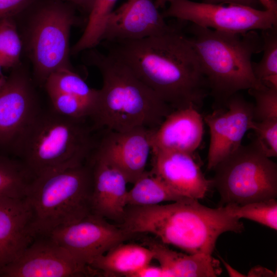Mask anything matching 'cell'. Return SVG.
I'll return each instance as SVG.
<instances>
[{
	"instance_id": "6da1fadb",
	"label": "cell",
	"mask_w": 277,
	"mask_h": 277,
	"mask_svg": "<svg viewBox=\"0 0 277 277\" xmlns=\"http://www.w3.org/2000/svg\"><path fill=\"white\" fill-rule=\"evenodd\" d=\"M104 42L107 53L173 109L201 108L209 93L208 84L189 36L180 29L172 26L141 39Z\"/></svg>"
},
{
	"instance_id": "7a4b0ae2",
	"label": "cell",
	"mask_w": 277,
	"mask_h": 277,
	"mask_svg": "<svg viewBox=\"0 0 277 277\" xmlns=\"http://www.w3.org/2000/svg\"><path fill=\"white\" fill-rule=\"evenodd\" d=\"M118 225L132 235L150 233L187 253L207 255H212L222 234L244 229L231 205L212 208L187 197L166 205L126 206Z\"/></svg>"
},
{
	"instance_id": "3957f363",
	"label": "cell",
	"mask_w": 277,
	"mask_h": 277,
	"mask_svg": "<svg viewBox=\"0 0 277 277\" xmlns=\"http://www.w3.org/2000/svg\"><path fill=\"white\" fill-rule=\"evenodd\" d=\"M85 51V61L99 70L103 79L96 108L91 118L95 129H155L174 110L118 58L93 48Z\"/></svg>"
},
{
	"instance_id": "277c9868",
	"label": "cell",
	"mask_w": 277,
	"mask_h": 277,
	"mask_svg": "<svg viewBox=\"0 0 277 277\" xmlns=\"http://www.w3.org/2000/svg\"><path fill=\"white\" fill-rule=\"evenodd\" d=\"M99 130L90 118H75L41 109L20 137L12 155L34 178L86 163Z\"/></svg>"
},
{
	"instance_id": "5b68a950",
	"label": "cell",
	"mask_w": 277,
	"mask_h": 277,
	"mask_svg": "<svg viewBox=\"0 0 277 277\" xmlns=\"http://www.w3.org/2000/svg\"><path fill=\"white\" fill-rule=\"evenodd\" d=\"M189 32L209 94L216 105L225 107L229 99L241 90L266 87L252 69V57L263 49L262 38L256 31L228 33L192 24Z\"/></svg>"
},
{
	"instance_id": "8992f818",
	"label": "cell",
	"mask_w": 277,
	"mask_h": 277,
	"mask_svg": "<svg viewBox=\"0 0 277 277\" xmlns=\"http://www.w3.org/2000/svg\"><path fill=\"white\" fill-rule=\"evenodd\" d=\"M92 164L44 174L32 181L26 198L32 210L36 237L77 222L92 213Z\"/></svg>"
},
{
	"instance_id": "52a82bcc",
	"label": "cell",
	"mask_w": 277,
	"mask_h": 277,
	"mask_svg": "<svg viewBox=\"0 0 277 277\" xmlns=\"http://www.w3.org/2000/svg\"><path fill=\"white\" fill-rule=\"evenodd\" d=\"M72 6L62 0H47L37 4L28 17L21 37L38 84L44 85L58 70L71 69L70 32L78 22Z\"/></svg>"
},
{
	"instance_id": "ba28073f",
	"label": "cell",
	"mask_w": 277,
	"mask_h": 277,
	"mask_svg": "<svg viewBox=\"0 0 277 277\" xmlns=\"http://www.w3.org/2000/svg\"><path fill=\"white\" fill-rule=\"evenodd\" d=\"M213 170L212 186L219 193L222 206L277 197V165L252 141L241 145Z\"/></svg>"
},
{
	"instance_id": "9c48e42d",
	"label": "cell",
	"mask_w": 277,
	"mask_h": 277,
	"mask_svg": "<svg viewBox=\"0 0 277 277\" xmlns=\"http://www.w3.org/2000/svg\"><path fill=\"white\" fill-rule=\"evenodd\" d=\"M162 13L164 18L179 20L219 31L244 33L277 26V10H259L240 4L195 2L190 0H171Z\"/></svg>"
},
{
	"instance_id": "30bf717a",
	"label": "cell",
	"mask_w": 277,
	"mask_h": 277,
	"mask_svg": "<svg viewBox=\"0 0 277 277\" xmlns=\"http://www.w3.org/2000/svg\"><path fill=\"white\" fill-rule=\"evenodd\" d=\"M41 109L28 73L19 65L12 68L0 89V153L12 155L20 137Z\"/></svg>"
},
{
	"instance_id": "8fae6325",
	"label": "cell",
	"mask_w": 277,
	"mask_h": 277,
	"mask_svg": "<svg viewBox=\"0 0 277 277\" xmlns=\"http://www.w3.org/2000/svg\"><path fill=\"white\" fill-rule=\"evenodd\" d=\"M97 275L49 236H38L14 260L0 269V277H76Z\"/></svg>"
},
{
	"instance_id": "7c38bea8",
	"label": "cell",
	"mask_w": 277,
	"mask_h": 277,
	"mask_svg": "<svg viewBox=\"0 0 277 277\" xmlns=\"http://www.w3.org/2000/svg\"><path fill=\"white\" fill-rule=\"evenodd\" d=\"M47 236L77 261L89 266L96 258L134 235L91 213L77 222L55 229Z\"/></svg>"
},
{
	"instance_id": "4fadbf2b",
	"label": "cell",
	"mask_w": 277,
	"mask_h": 277,
	"mask_svg": "<svg viewBox=\"0 0 277 277\" xmlns=\"http://www.w3.org/2000/svg\"><path fill=\"white\" fill-rule=\"evenodd\" d=\"M154 130L144 127L124 131L100 130L91 156L117 169L128 183L134 184L146 171Z\"/></svg>"
},
{
	"instance_id": "5bb4252c",
	"label": "cell",
	"mask_w": 277,
	"mask_h": 277,
	"mask_svg": "<svg viewBox=\"0 0 277 277\" xmlns=\"http://www.w3.org/2000/svg\"><path fill=\"white\" fill-rule=\"evenodd\" d=\"M225 107L226 111L216 110L203 118L210 132L207 166L209 171L242 145L254 121L253 104L238 93L229 99Z\"/></svg>"
},
{
	"instance_id": "9a60e30c",
	"label": "cell",
	"mask_w": 277,
	"mask_h": 277,
	"mask_svg": "<svg viewBox=\"0 0 277 277\" xmlns=\"http://www.w3.org/2000/svg\"><path fill=\"white\" fill-rule=\"evenodd\" d=\"M158 9L153 0H127L108 17L101 42L138 39L167 31L172 26Z\"/></svg>"
},
{
	"instance_id": "2e32d148",
	"label": "cell",
	"mask_w": 277,
	"mask_h": 277,
	"mask_svg": "<svg viewBox=\"0 0 277 277\" xmlns=\"http://www.w3.org/2000/svg\"><path fill=\"white\" fill-rule=\"evenodd\" d=\"M152 154L150 171L176 194L195 200L204 198L212 187L193 153L164 152Z\"/></svg>"
},
{
	"instance_id": "e0dca14e",
	"label": "cell",
	"mask_w": 277,
	"mask_h": 277,
	"mask_svg": "<svg viewBox=\"0 0 277 277\" xmlns=\"http://www.w3.org/2000/svg\"><path fill=\"white\" fill-rule=\"evenodd\" d=\"M35 238L26 197L0 196V269L16 259Z\"/></svg>"
},
{
	"instance_id": "ac0fdd59",
	"label": "cell",
	"mask_w": 277,
	"mask_h": 277,
	"mask_svg": "<svg viewBox=\"0 0 277 277\" xmlns=\"http://www.w3.org/2000/svg\"><path fill=\"white\" fill-rule=\"evenodd\" d=\"M203 121L199 110L193 106L174 110L153 131L151 153H194L202 141Z\"/></svg>"
},
{
	"instance_id": "d6986e66",
	"label": "cell",
	"mask_w": 277,
	"mask_h": 277,
	"mask_svg": "<svg viewBox=\"0 0 277 277\" xmlns=\"http://www.w3.org/2000/svg\"><path fill=\"white\" fill-rule=\"evenodd\" d=\"M93 175L92 213L121 224L126 208L128 183L117 169L91 156Z\"/></svg>"
},
{
	"instance_id": "ffe728a7",
	"label": "cell",
	"mask_w": 277,
	"mask_h": 277,
	"mask_svg": "<svg viewBox=\"0 0 277 277\" xmlns=\"http://www.w3.org/2000/svg\"><path fill=\"white\" fill-rule=\"evenodd\" d=\"M145 245L152 252L162 269L164 277H216L222 269L220 262L212 255L178 252L166 244L146 240Z\"/></svg>"
},
{
	"instance_id": "44dd1931",
	"label": "cell",
	"mask_w": 277,
	"mask_h": 277,
	"mask_svg": "<svg viewBox=\"0 0 277 277\" xmlns=\"http://www.w3.org/2000/svg\"><path fill=\"white\" fill-rule=\"evenodd\" d=\"M153 259L147 247L121 243L93 260L89 266L105 276L133 277Z\"/></svg>"
},
{
	"instance_id": "7402d4cb",
	"label": "cell",
	"mask_w": 277,
	"mask_h": 277,
	"mask_svg": "<svg viewBox=\"0 0 277 277\" xmlns=\"http://www.w3.org/2000/svg\"><path fill=\"white\" fill-rule=\"evenodd\" d=\"M133 184L127 193L126 206H153L186 198L172 191L150 171H145Z\"/></svg>"
},
{
	"instance_id": "603a6c76",
	"label": "cell",
	"mask_w": 277,
	"mask_h": 277,
	"mask_svg": "<svg viewBox=\"0 0 277 277\" xmlns=\"http://www.w3.org/2000/svg\"><path fill=\"white\" fill-rule=\"evenodd\" d=\"M44 85L47 92H60L81 100L93 107L95 112L98 100L99 89L90 87L71 69H61L53 72Z\"/></svg>"
},
{
	"instance_id": "cb8c5ba5",
	"label": "cell",
	"mask_w": 277,
	"mask_h": 277,
	"mask_svg": "<svg viewBox=\"0 0 277 277\" xmlns=\"http://www.w3.org/2000/svg\"><path fill=\"white\" fill-rule=\"evenodd\" d=\"M33 179L19 160L0 153V196L26 197Z\"/></svg>"
},
{
	"instance_id": "d4e9b609",
	"label": "cell",
	"mask_w": 277,
	"mask_h": 277,
	"mask_svg": "<svg viewBox=\"0 0 277 277\" xmlns=\"http://www.w3.org/2000/svg\"><path fill=\"white\" fill-rule=\"evenodd\" d=\"M117 1L95 0L83 33L70 49L71 54L93 48L101 42L106 22Z\"/></svg>"
},
{
	"instance_id": "484cf974",
	"label": "cell",
	"mask_w": 277,
	"mask_h": 277,
	"mask_svg": "<svg viewBox=\"0 0 277 277\" xmlns=\"http://www.w3.org/2000/svg\"><path fill=\"white\" fill-rule=\"evenodd\" d=\"M263 56L258 63L252 62L256 78L267 87L277 88V26L261 30Z\"/></svg>"
},
{
	"instance_id": "4316f807",
	"label": "cell",
	"mask_w": 277,
	"mask_h": 277,
	"mask_svg": "<svg viewBox=\"0 0 277 277\" xmlns=\"http://www.w3.org/2000/svg\"><path fill=\"white\" fill-rule=\"evenodd\" d=\"M23 43L15 17L0 23V65L13 68L19 65Z\"/></svg>"
},
{
	"instance_id": "83f0119b",
	"label": "cell",
	"mask_w": 277,
	"mask_h": 277,
	"mask_svg": "<svg viewBox=\"0 0 277 277\" xmlns=\"http://www.w3.org/2000/svg\"><path fill=\"white\" fill-rule=\"evenodd\" d=\"M230 205L234 215L240 219H248L274 230H277L276 199L252 202L243 205Z\"/></svg>"
},
{
	"instance_id": "f1b7e54d",
	"label": "cell",
	"mask_w": 277,
	"mask_h": 277,
	"mask_svg": "<svg viewBox=\"0 0 277 277\" xmlns=\"http://www.w3.org/2000/svg\"><path fill=\"white\" fill-rule=\"evenodd\" d=\"M47 93L51 108L60 115L71 118L91 119L94 113L93 107L76 97L57 91Z\"/></svg>"
},
{
	"instance_id": "f546056e",
	"label": "cell",
	"mask_w": 277,
	"mask_h": 277,
	"mask_svg": "<svg viewBox=\"0 0 277 277\" xmlns=\"http://www.w3.org/2000/svg\"><path fill=\"white\" fill-rule=\"evenodd\" d=\"M248 93L255 102L253 104L254 121L277 120V88L266 86L250 89Z\"/></svg>"
},
{
	"instance_id": "4dcf8cb0",
	"label": "cell",
	"mask_w": 277,
	"mask_h": 277,
	"mask_svg": "<svg viewBox=\"0 0 277 277\" xmlns=\"http://www.w3.org/2000/svg\"><path fill=\"white\" fill-rule=\"evenodd\" d=\"M251 141L268 157L277 156V120L253 121Z\"/></svg>"
},
{
	"instance_id": "1f68e13d",
	"label": "cell",
	"mask_w": 277,
	"mask_h": 277,
	"mask_svg": "<svg viewBox=\"0 0 277 277\" xmlns=\"http://www.w3.org/2000/svg\"><path fill=\"white\" fill-rule=\"evenodd\" d=\"M38 0H0V23L4 19L16 17Z\"/></svg>"
},
{
	"instance_id": "d6a6232c",
	"label": "cell",
	"mask_w": 277,
	"mask_h": 277,
	"mask_svg": "<svg viewBox=\"0 0 277 277\" xmlns=\"http://www.w3.org/2000/svg\"><path fill=\"white\" fill-rule=\"evenodd\" d=\"M133 277H164V274L160 266L149 264L138 270Z\"/></svg>"
},
{
	"instance_id": "836d02e7",
	"label": "cell",
	"mask_w": 277,
	"mask_h": 277,
	"mask_svg": "<svg viewBox=\"0 0 277 277\" xmlns=\"http://www.w3.org/2000/svg\"><path fill=\"white\" fill-rule=\"evenodd\" d=\"M203 2L216 4H240L253 7L259 3L258 0H203Z\"/></svg>"
},
{
	"instance_id": "e575fe53",
	"label": "cell",
	"mask_w": 277,
	"mask_h": 277,
	"mask_svg": "<svg viewBox=\"0 0 277 277\" xmlns=\"http://www.w3.org/2000/svg\"><path fill=\"white\" fill-rule=\"evenodd\" d=\"M89 14L95 0H62Z\"/></svg>"
},
{
	"instance_id": "d590c367",
	"label": "cell",
	"mask_w": 277,
	"mask_h": 277,
	"mask_svg": "<svg viewBox=\"0 0 277 277\" xmlns=\"http://www.w3.org/2000/svg\"><path fill=\"white\" fill-rule=\"evenodd\" d=\"M248 276H273V273L270 270L262 267H257L253 268L249 272Z\"/></svg>"
},
{
	"instance_id": "8d00e7d4",
	"label": "cell",
	"mask_w": 277,
	"mask_h": 277,
	"mask_svg": "<svg viewBox=\"0 0 277 277\" xmlns=\"http://www.w3.org/2000/svg\"><path fill=\"white\" fill-rule=\"evenodd\" d=\"M221 261H222L224 266L226 268L227 272L228 273V274L230 276H238V277L246 276V275H245L241 273L238 271L234 269L229 264H228L227 262H226L223 259H221Z\"/></svg>"
},
{
	"instance_id": "74e56055",
	"label": "cell",
	"mask_w": 277,
	"mask_h": 277,
	"mask_svg": "<svg viewBox=\"0 0 277 277\" xmlns=\"http://www.w3.org/2000/svg\"><path fill=\"white\" fill-rule=\"evenodd\" d=\"M264 6L265 9L277 10V2L276 0H258Z\"/></svg>"
},
{
	"instance_id": "f35d334b",
	"label": "cell",
	"mask_w": 277,
	"mask_h": 277,
	"mask_svg": "<svg viewBox=\"0 0 277 277\" xmlns=\"http://www.w3.org/2000/svg\"><path fill=\"white\" fill-rule=\"evenodd\" d=\"M171 0H155L154 3L156 7L159 8H164L167 3H169Z\"/></svg>"
},
{
	"instance_id": "ab89813d",
	"label": "cell",
	"mask_w": 277,
	"mask_h": 277,
	"mask_svg": "<svg viewBox=\"0 0 277 277\" xmlns=\"http://www.w3.org/2000/svg\"><path fill=\"white\" fill-rule=\"evenodd\" d=\"M1 67L0 65V89L5 85L8 78V76H6L2 72Z\"/></svg>"
}]
</instances>
